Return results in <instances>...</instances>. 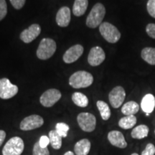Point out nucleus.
Masks as SVG:
<instances>
[{
    "mask_svg": "<svg viewBox=\"0 0 155 155\" xmlns=\"http://www.w3.org/2000/svg\"><path fill=\"white\" fill-rule=\"evenodd\" d=\"M106 15V8L101 3L95 5L86 19V25L90 28H96L101 25Z\"/></svg>",
    "mask_w": 155,
    "mask_h": 155,
    "instance_id": "2",
    "label": "nucleus"
},
{
    "mask_svg": "<svg viewBox=\"0 0 155 155\" xmlns=\"http://www.w3.org/2000/svg\"><path fill=\"white\" fill-rule=\"evenodd\" d=\"M26 0H10V2L13 7L16 9H20L25 5Z\"/></svg>",
    "mask_w": 155,
    "mask_h": 155,
    "instance_id": "32",
    "label": "nucleus"
},
{
    "mask_svg": "<svg viewBox=\"0 0 155 155\" xmlns=\"http://www.w3.org/2000/svg\"><path fill=\"white\" fill-rule=\"evenodd\" d=\"M150 129L147 125L141 124L134 128L131 131V136L133 139H141L147 137L149 134Z\"/></svg>",
    "mask_w": 155,
    "mask_h": 155,
    "instance_id": "20",
    "label": "nucleus"
},
{
    "mask_svg": "<svg viewBox=\"0 0 155 155\" xmlns=\"http://www.w3.org/2000/svg\"><path fill=\"white\" fill-rule=\"evenodd\" d=\"M71 9L68 7H63L59 9L56 15V22L62 28L68 26L71 22Z\"/></svg>",
    "mask_w": 155,
    "mask_h": 155,
    "instance_id": "15",
    "label": "nucleus"
},
{
    "mask_svg": "<svg viewBox=\"0 0 155 155\" xmlns=\"http://www.w3.org/2000/svg\"><path fill=\"white\" fill-rule=\"evenodd\" d=\"M69 129V126L65 123H58L55 126V131L62 137H67Z\"/></svg>",
    "mask_w": 155,
    "mask_h": 155,
    "instance_id": "26",
    "label": "nucleus"
},
{
    "mask_svg": "<svg viewBox=\"0 0 155 155\" xmlns=\"http://www.w3.org/2000/svg\"><path fill=\"white\" fill-rule=\"evenodd\" d=\"M25 149L24 141L20 137H14L6 143L2 150L3 155H20Z\"/></svg>",
    "mask_w": 155,
    "mask_h": 155,
    "instance_id": "5",
    "label": "nucleus"
},
{
    "mask_svg": "<svg viewBox=\"0 0 155 155\" xmlns=\"http://www.w3.org/2000/svg\"><path fill=\"white\" fill-rule=\"evenodd\" d=\"M126 98V92L122 86H116L108 94V99L111 106L118 108L122 105Z\"/></svg>",
    "mask_w": 155,
    "mask_h": 155,
    "instance_id": "10",
    "label": "nucleus"
},
{
    "mask_svg": "<svg viewBox=\"0 0 155 155\" xmlns=\"http://www.w3.org/2000/svg\"><path fill=\"white\" fill-rule=\"evenodd\" d=\"M131 155H139L137 153H133V154H131Z\"/></svg>",
    "mask_w": 155,
    "mask_h": 155,
    "instance_id": "36",
    "label": "nucleus"
},
{
    "mask_svg": "<svg viewBox=\"0 0 155 155\" xmlns=\"http://www.w3.org/2000/svg\"><path fill=\"white\" fill-rule=\"evenodd\" d=\"M7 14V5L5 0H0V21L6 17Z\"/></svg>",
    "mask_w": 155,
    "mask_h": 155,
    "instance_id": "28",
    "label": "nucleus"
},
{
    "mask_svg": "<svg viewBox=\"0 0 155 155\" xmlns=\"http://www.w3.org/2000/svg\"><path fill=\"white\" fill-rule=\"evenodd\" d=\"M39 144H40V146L42 147V148H45L48 146V144H50V139L49 137H48L47 136H42L40 137V141H39Z\"/></svg>",
    "mask_w": 155,
    "mask_h": 155,
    "instance_id": "33",
    "label": "nucleus"
},
{
    "mask_svg": "<svg viewBox=\"0 0 155 155\" xmlns=\"http://www.w3.org/2000/svg\"><path fill=\"white\" fill-rule=\"evenodd\" d=\"M55 50L56 43L53 39L44 38L37 50V56L40 60H48L54 55Z\"/></svg>",
    "mask_w": 155,
    "mask_h": 155,
    "instance_id": "3",
    "label": "nucleus"
},
{
    "mask_svg": "<svg viewBox=\"0 0 155 155\" xmlns=\"http://www.w3.org/2000/svg\"><path fill=\"white\" fill-rule=\"evenodd\" d=\"M72 100L75 105L79 107L85 108L88 105V98L82 93L75 92L72 95Z\"/></svg>",
    "mask_w": 155,
    "mask_h": 155,
    "instance_id": "24",
    "label": "nucleus"
},
{
    "mask_svg": "<svg viewBox=\"0 0 155 155\" xmlns=\"http://www.w3.org/2000/svg\"><path fill=\"white\" fill-rule=\"evenodd\" d=\"M77 121L81 129L86 132H92L96 129V119L94 114L83 112L78 114Z\"/></svg>",
    "mask_w": 155,
    "mask_h": 155,
    "instance_id": "6",
    "label": "nucleus"
},
{
    "mask_svg": "<svg viewBox=\"0 0 155 155\" xmlns=\"http://www.w3.org/2000/svg\"><path fill=\"white\" fill-rule=\"evenodd\" d=\"M61 93L57 89L52 88L46 91L40 96V104L45 107H52L61 98Z\"/></svg>",
    "mask_w": 155,
    "mask_h": 155,
    "instance_id": "8",
    "label": "nucleus"
},
{
    "mask_svg": "<svg viewBox=\"0 0 155 155\" xmlns=\"http://www.w3.org/2000/svg\"><path fill=\"white\" fill-rule=\"evenodd\" d=\"M44 120L39 115H31L25 118L20 123V129L22 131H30L41 127Z\"/></svg>",
    "mask_w": 155,
    "mask_h": 155,
    "instance_id": "9",
    "label": "nucleus"
},
{
    "mask_svg": "<svg viewBox=\"0 0 155 155\" xmlns=\"http://www.w3.org/2000/svg\"><path fill=\"white\" fill-rule=\"evenodd\" d=\"M146 32L151 38L155 39V24L150 23L146 27Z\"/></svg>",
    "mask_w": 155,
    "mask_h": 155,
    "instance_id": "31",
    "label": "nucleus"
},
{
    "mask_svg": "<svg viewBox=\"0 0 155 155\" xmlns=\"http://www.w3.org/2000/svg\"><path fill=\"white\" fill-rule=\"evenodd\" d=\"M99 31L101 36L109 43H116L121 38V32L109 22H102L99 26Z\"/></svg>",
    "mask_w": 155,
    "mask_h": 155,
    "instance_id": "4",
    "label": "nucleus"
},
{
    "mask_svg": "<svg viewBox=\"0 0 155 155\" xmlns=\"http://www.w3.org/2000/svg\"><path fill=\"white\" fill-rule=\"evenodd\" d=\"M108 139L113 146L118 147V148L124 149L127 147V142L125 140L124 136L121 131H110L108 134Z\"/></svg>",
    "mask_w": 155,
    "mask_h": 155,
    "instance_id": "14",
    "label": "nucleus"
},
{
    "mask_svg": "<svg viewBox=\"0 0 155 155\" xmlns=\"http://www.w3.org/2000/svg\"><path fill=\"white\" fill-rule=\"evenodd\" d=\"M94 77L90 73L84 71H77L70 77L69 84L74 88H83L91 86Z\"/></svg>",
    "mask_w": 155,
    "mask_h": 155,
    "instance_id": "1",
    "label": "nucleus"
},
{
    "mask_svg": "<svg viewBox=\"0 0 155 155\" xmlns=\"http://www.w3.org/2000/svg\"><path fill=\"white\" fill-rule=\"evenodd\" d=\"M147 9L149 15L155 18V0H149L147 5Z\"/></svg>",
    "mask_w": 155,
    "mask_h": 155,
    "instance_id": "29",
    "label": "nucleus"
},
{
    "mask_svg": "<svg viewBox=\"0 0 155 155\" xmlns=\"http://www.w3.org/2000/svg\"><path fill=\"white\" fill-rule=\"evenodd\" d=\"M40 32H41V28L40 25L33 24L21 32L20 39L25 43H30L40 35Z\"/></svg>",
    "mask_w": 155,
    "mask_h": 155,
    "instance_id": "12",
    "label": "nucleus"
},
{
    "mask_svg": "<svg viewBox=\"0 0 155 155\" xmlns=\"http://www.w3.org/2000/svg\"><path fill=\"white\" fill-rule=\"evenodd\" d=\"M6 137V132L3 130H0V147L2 146V143L5 141Z\"/></svg>",
    "mask_w": 155,
    "mask_h": 155,
    "instance_id": "34",
    "label": "nucleus"
},
{
    "mask_svg": "<svg viewBox=\"0 0 155 155\" xmlns=\"http://www.w3.org/2000/svg\"><path fill=\"white\" fill-rule=\"evenodd\" d=\"M137 121V117L134 115L125 116L119 120V126L123 129H129L134 127Z\"/></svg>",
    "mask_w": 155,
    "mask_h": 155,
    "instance_id": "22",
    "label": "nucleus"
},
{
    "mask_svg": "<svg viewBox=\"0 0 155 155\" xmlns=\"http://www.w3.org/2000/svg\"><path fill=\"white\" fill-rule=\"evenodd\" d=\"M90 141L87 139H83L78 141L74 147V151L76 155H88L91 150Z\"/></svg>",
    "mask_w": 155,
    "mask_h": 155,
    "instance_id": "17",
    "label": "nucleus"
},
{
    "mask_svg": "<svg viewBox=\"0 0 155 155\" xmlns=\"http://www.w3.org/2000/svg\"><path fill=\"white\" fill-rule=\"evenodd\" d=\"M50 139V143L52 147L55 150H60L62 147V137L58 134L55 130H52L49 132L48 135Z\"/></svg>",
    "mask_w": 155,
    "mask_h": 155,
    "instance_id": "25",
    "label": "nucleus"
},
{
    "mask_svg": "<svg viewBox=\"0 0 155 155\" xmlns=\"http://www.w3.org/2000/svg\"><path fill=\"white\" fill-rule=\"evenodd\" d=\"M18 87L12 84L8 78L0 79V98L9 99L18 93Z\"/></svg>",
    "mask_w": 155,
    "mask_h": 155,
    "instance_id": "7",
    "label": "nucleus"
},
{
    "mask_svg": "<svg viewBox=\"0 0 155 155\" xmlns=\"http://www.w3.org/2000/svg\"><path fill=\"white\" fill-rule=\"evenodd\" d=\"M64 155H75L74 153H73V152H71V151H68V152H65V154H64Z\"/></svg>",
    "mask_w": 155,
    "mask_h": 155,
    "instance_id": "35",
    "label": "nucleus"
},
{
    "mask_svg": "<svg viewBox=\"0 0 155 155\" xmlns=\"http://www.w3.org/2000/svg\"><path fill=\"white\" fill-rule=\"evenodd\" d=\"M155 154V146L152 143L147 144L144 150L142 151L141 155H154Z\"/></svg>",
    "mask_w": 155,
    "mask_h": 155,
    "instance_id": "30",
    "label": "nucleus"
},
{
    "mask_svg": "<svg viewBox=\"0 0 155 155\" xmlns=\"http://www.w3.org/2000/svg\"><path fill=\"white\" fill-rule=\"evenodd\" d=\"M32 155H50V152L48 147L42 148L40 146L39 142H37L35 144L33 147Z\"/></svg>",
    "mask_w": 155,
    "mask_h": 155,
    "instance_id": "27",
    "label": "nucleus"
},
{
    "mask_svg": "<svg viewBox=\"0 0 155 155\" xmlns=\"http://www.w3.org/2000/svg\"><path fill=\"white\" fill-rule=\"evenodd\" d=\"M83 47L81 45H75L70 48L63 55V61L65 63H72L78 60L83 55Z\"/></svg>",
    "mask_w": 155,
    "mask_h": 155,
    "instance_id": "13",
    "label": "nucleus"
},
{
    "mask_svg": "<svg viewBox=\"0 0 155 155\" xmlns=\"http://www.w3.org/2000/svg\"><path fill=\"white\" fill-rule=\"evenodd\" d=\"M141 108L147 115L152 113L155 108V97L154 95L151 94L145 95L141 100Z\"/></svg>",
    "mask_w": 155,
    "mask_h": 155,
    "instance_id": "16",
    "label": "nucleus"
},
{
    "mask_svg": "<svg viewBox=\"0 0 155 155\" xmlns=\"http://www.w3.org/2000/svg\"><path fill=\"white\" fill-rule=\"evenodd\" d=\"M154 134H155V130H154Z\"/></svg>",
    "mask_w": 155,
    "mask_h": 155,
    "instance_id": "37",
    "label": "nucleus"
},
{
    "mask_svg": "<svg viewBox=\"0 0 155 155\" xmlns=\"http://www.w3.org/2000/svg\"><path fill=\"white\" fill-rule=\"evenodd\" d=\"M96 106L103 120L107 121L111 117V110L108 104L103 101H98L96 103Z\"/></svg>",
    "mask_w": 155,
    "mask_h": 155,
    "instance_id": "23",
    "label": "nucleus"
},
{
    "mask_svg": "<svg viewBox=\"0 0 155 155\" xmlns=\"http://www.w3.org/2000/svg\"><path fill=\"white\" fill-rule=\"evenodd\" d=\"M139 111V106L137 102L131 101L123 105L121 108L122 114L125 116L134 115Z\"/></svg>",
    "mask_w": 155,
    "mask_h": 155,
    "instance_id": "21",
    "label": "nucleus"
},
{
    "mask_svg": "<svg viewBox=\"0 0 155 155\" xmlns=\"http://www.w3.org/2000/svg\"><path fill=\"white\" fill-rule=\"evenodd\" d=\"M106 54L101 47L92 48L88 56V62L91 66H98L105 61Z\"/></svg>",
    "mask_w": 155,
    "mask_h": 155,
    "instance_id": "11",
    "label": "nucleus"
},
{
    "mask_svg": "<svg viewBox=\"0 0 155 155\" xmlns=\"http://www.w3.org/2000/svg\"><path fill=\"white\" fill-rule=\"evenodd\" d=\"M141 57L151 65H155V48L147 47L141 50Z\"/></svg>",
    "mask_w": 155,
    "mask_h": 155,
    "instance_id": "19",
    "label": "nucleus"
},
{
    "mask_svg": "<svg viewBox=\"0 0 155 155\" xmlns=\"http://www.w3.org/2000/svg\"><path fill=\"white\" fill-rule=\"evenodd\" d=\"M88 6V0H75L73 7V12L76 17L85 14Z\"/></svg>",
    "mask_w": 155,
    "mask_h": 155,
    "instance_id": "18",
    "label": "nucleus"
}]
</instances>
